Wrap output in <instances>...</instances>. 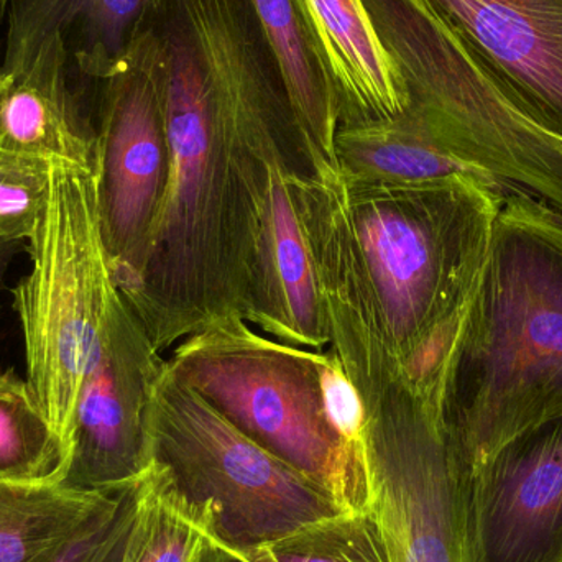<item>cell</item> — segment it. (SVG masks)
<instances>
[{
  "mask_svg": "<svg viewBox=\"0 0 562 562\" xmlns=\"http://www.w3.org/2000/svg\"><path fill=\"white\" fill-rule=\"evenodd\" d=\"M53 165L0 151V237L32 239L48 203Z\"/></svg>",
  "mask_w": 562,
  "mask_h": 562,
  "instance_id": "obj_24",
  "label": "cell"
},
{
  "mask_svg": "<svg viewBox=\"0 0 562 562\" xmlns=\"http://www.w3.org/2000/svg\"><path fill=\"white\" fill-rule=\"evenodd\" d=\"M211 530V528H210ZM201 538L194 562H390L379 524L370 512L336 515L250 548Z\"/></svg>",
  "mask_w": 562,
  "mask_h": 562,
  "instance_id": "obj_20",
  "label": "cell"
},
{
  "mask_svg": "<svg viewBox=\"0 0 562 562\" xmlns=\"http://www.w3.org/2000/svg\"><path fill=\"white\" fill-rule=\"evenodd\" d=\"M505 99L562 142V0H429Z\"/></svg>",
  "mask_w": 562,
  "mask_h": 562,
  "instance_id": "obj_13",
  "label": "cell"
},
{
  "mask_svg": "<svg viewBox=\"0 0 562 562\" xmlns=\"http://www.w3.org/2000/svg\"><path fill=\"white\" fill-rule=\"evenodd\" d=\"M147 475L135 484L112 492L108 501L45 562L124 561L140 512Z\"/></svg>",
  "mask_w": 562,
  "mask_h": 562,
  "instance_id": "obj_23",
  "label": "cell"
},
{
  "mask_svg": "<svg viewBox=\"0 0 562 562\" xmlns=\"http://www.w3.org/2000/svg\"><path fill=\"white\" fill-rule=\"evenodd\" d=\"M112 492L0 482V562L48 561Z\"/></svg>",
  "mask_w": 562,
  "mask_h": 562,
  "instance_id": "obj_19",
  "label": "cell"
},
{
  "mask_svg": "<svg viewBox=\"0 0 562 562\" xmlns=\"http://www.w3.org/2000/svg\"><path fill=\"white\" fill-rule=\"evenodd\" d=\"M164 367L165 357L119 291L79 390L59 487L109 492L148 474L151 400Z\"/></svg>",
  "mask_w": 562,
  "mask_h": 562,
  "instance_id": "obj_11",
  "label": "cell"
},
{
  "mask_svg": "<svg viewBox=\"0 0 562 562\" xmlns=\"http://www.w3.org/2000/svg\"><path fill=\"white\" fill-rule=\"evenodd\" d=\"M474 562H562V418L469 474Z\"/></svg>",
  "mask_w": 562,
  "mask_h": 562,
  "instance_id": "obj_12",
  "label": "cell"
},
{
  "mask_svg": "<svg viewBox=\"0 0 562 562\" xmlns=\"http://www.w3.org/2000/svg\"><path fill=\"white\" fill-rule=\"evenodd\" d=\"M150 452L151 465L181 497L211 504L210 533L227 547H256L347 512L319 484L167 375L165 367L151 400Z\"/></svg>",
  "mask_w": 562,
  "mask_h": 562,
  "instance_id": "obj_7",
  "label": "cell"
},
{
  "mask_svg": "<svg viewBox=\"0 0 562 562\" xmlns=\"http://www.w3.org/2000/svg\"><path fill=\"white\" fill-rule=\"evenodd\" d=\"M0 151L99 171L98 125L58 53L26 71H0Z\"/></svg>",
  "mask_w": 562,
  "mask_h": 562,
  "instance_id": "obj_15",
  "label": "cell"
},
{
  "mask_svg": "<svg viewBox=\"0 0 562 562\" xmlns=\"http://www.w3.org/2000/svg\"><path fill=\"white\" fill-rule=\"evenodd\" d=\"M294 2L329 72L339 127L400 117L408 108V94L362 0Z\"/></svg>",
  "mask_w": 562,
  "mask_h": 562,
  "instance_id": "obj_16",
  "label": "cell"
},
{
  "mask_svg": "<svg viewBox=\"0 0 562 562\" xmlns=\"http://www.w3.org/2000/svg\"><path fill=\"white\" fill-rule=\"evenodd\" d=\"M26 250H29V243L0 237V291H2L10 263L19 254L26 252Z\"/></svg>",
  "mask_w": 562,
  "mask_h": 562,
  "instance_id": "obj_25",
  "label": "cell"
},
{
  "mask_svg": "<svg viewBox=\"0 0 562 562\" xmlns=\"http://www.w3.org/2000/svg\"><path fill=\"white\" fill-rule=\"evenodd\" d=\"M26 254L32 269L12 290L26 380L71 451L79 390L119 293L102 240L98 171L53 165L48 203Z\"/></svg>",
  "mask_w": 562,
  "mask_h": 562,
  "instance_id": "obj_6",
  "label": "cell"
},
{
  "mask_svg": "<svg viewBox=\"0 0 562 562\" xmlns=\"http://www.w3.org/2000/svg\"><path fill=\"white\" fill-rule=\"evenodd\" d=\"M211 504L181 497L167 475L151 465L140 512L122 562H194L201 538L213 528Z\"/></svg>",
  "mask_w": 562,
  "mask_h": 562,
  "instance_id": "obj_22",
  "label": "cell"
},
{
  "mask_svg": "<svg viewBox=\"0 0 562 562\" xmlns=\"http://www.w3.org/2000/svg\"><path fill=\"white\" fill-rule=\"evenodd\" d=\"M363 452L390 562H474L469 472L441 408L398 400L366 415Z\"/></svg>",
  "mask_w": 562,
  "mask_h": 562,
  "instance_id": "obj_10",
  "label": "cell"
},
{
  "mask_svg": "<svg viewBox=\"0 0 562 562\" xmlns=\"http://www.w3.org/2000/svg\"><path fill=\"white\" fill-rule=\"evenodd\" d=\"M469 474L562 418V217L530 201L498 210L441 393Z\"/></svg>",
  "mask_w": 562,
  "mask_h": 562,
  "instance_id": "obj_2",
  "label": "cell"
},
{
  "mask_svg": "<svg viewBox=\"0 0 562 562\" xmlns=\"http://www.w3.org/2000/svg\"><path fill=\"white\" fill-rule=\"evenodd\" d=\"M165 91L170 178L144 276L125 297L158 352L239 316L240 194L236 138L183 16L168 5Z\"/></svg>",
  "mask_w": 562,
  "mask_h": 562,
  "instance_id": "obj_3",
  "label": "cell"
},
{
  "mask_svg": "<svg viewBox=\"0 0 562 562\" xmlns=\"http://www.w3.org/2000/svg\"><path fill=\"white\" fill-rule=\"evenodd\" d=\"M326 357L327 350L288 346L231 316L178 342L165 359V372L319 484L340 507L366 514V452L350 448L330 425L323 389Z\"/></svg>",
  "mask_w": 562,
  "mask_h": 562,
  "instance_id": "obj_5",
  "label": "cell"
},
{
  "mask_svg": "<svg viewBox=\"0 0 562 562\" xmlns=\"http://www.w3.org/2000/svg\"><path fill=\"white\" fill-rule=\"evenodd\" d=\"M279 65L281 79L313 173H339L336 92L294 0H249Z\"/></svg>",
  "mask_w": 562,
  "mask_h": 562,
  "instance_id": "obj_17",
  "label": "cell"
},
{
  "mask_svg": "<svg viewBox=\"0 0 562 562\" xmlns=\"http://www.w3.org/2000/svg\"><path fill=\"white\" fill-rule=\"evenodd\" d=\"M336 160L340 173L357 180L403 184L461 180L505 204L488 178L439 147L403 114L393 121L337 128Z\"/></svg>",
  "mask_w": 562,
  "mask_h": 562,
  "instance_id": "obj_18",
  "label": "cell"
},
{
  "mask_svg": "<svg viewBox=\"0 0 562 562\" xmlns=\"http://www.w3.org/2000/svg\"><path fill=\"white\" fill-rule=\"evenodd\" d=\"M327 339L363 412L438 395L501 203L477 184L293 177Z\"/></svg>",
  "mask_w": 562,
  "mask_h": 562,
  "instance_id": "obj_1",
  "label": "cell"
},
{
  "mask_svg": "<svg viewBox=\"0 0 562 562\" xmlns=\"http://www.w3.org/2000/svg\"><path fill=\"white\" fill-rule=\"evenodd\" d=\"M362 3L405 85L403 115L488 178L505 204L530 201L562 217V142L502 95L429 0Z\"/></svg>",
  "mask_w": 562,
  "mask_h": 562,
  "instance_id": "obj_4",
  "label": "cell"
},
{
  "mask_svg": "<svg viewBox=\"0 0 562 562\" xmlns=\"http://www.w3.org/2000/svg\"><path fill=\"white\" fill-rule=\"evenodd\" d=\"M170 0H0L7 19L0 71H26L40 55L61 52L71 75L101 82L135 36Z\"/></svg>",
  "mask_w": 562,
  "mask_h": 562,
  "instance_id": "obj_14",
  "label": "cell"
},
{
  "mask_svg": "<svg viewBox=\"0 0 562 562\" xmlns=\"http://www.w3.org/2000/svg\"><path fill=\"white\" fill-rule=\"evenodd\" d=\"M239 165V311L257 330L301 349L329 346L316 276L294 206L293 177L311 171L291 121L233 131Z\"/></svg>",
  "mask_w": 562,
  "mask_h": 562,
  "instance_id": "obj_8",
  "label": "cell"
},
{
  "mask_svg": "<svg viewBox=\"0 0 562 562\" xmlns=\"http://www.w3.org/2000/svg\"><path fill=\"white\" fill-rule=\"evenodd\" d=\"M167 78V40L154 22L101 81L95 124L99 221L112 280L124 297L144 276L170 178Z\"/></svg>",
  "mask_w": 562,
  "mask_h": 562,
  "instance_id": "obj_9",
  "label": "cell"
},
{
  "mask_svg": "<svg viewBox=\"0 0 562 562\" xmlns=\"http://www.w3.org/2000/svg\"><path fill=\"white\" fill-rule=\"evenodd\" d=\"M68 459L29 380L13 370L0 373V482L58 485Z\"/></svg>",
  "mask_w": 562,
  "mask_h": 562,
  "instance_id": "obj_21",
  "label": "cell"
}]
</instances>
